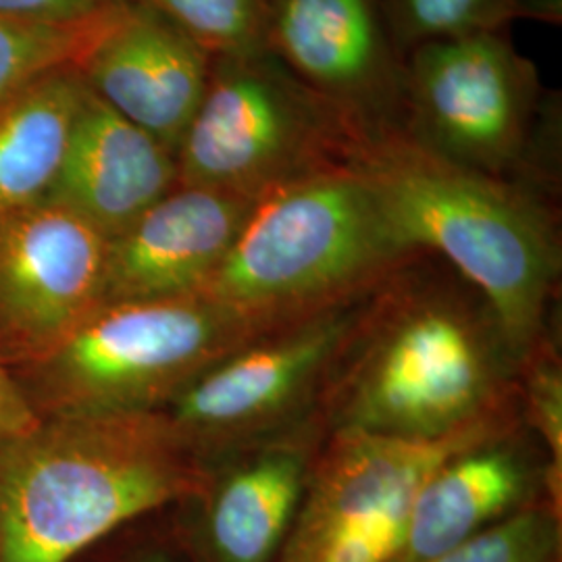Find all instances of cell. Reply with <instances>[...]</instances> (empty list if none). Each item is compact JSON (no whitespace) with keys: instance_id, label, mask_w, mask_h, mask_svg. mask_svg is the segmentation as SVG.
I'll list each match as a JSON object with an SVG mask.
<instances>
[{"instance_id":"obj_1","label":"cell","mask_w":562,"mask_h":562,"mask_svg":"<svg viewBox=\"0 0 562 562\" xmlns=\"http://www.w3.org/2000/svg\"><path fill=\"white\" fill-rule=\"evenodd\" d=\"M211 482L162 411L44 417L0 446V562H71Z\"/></svg>"},{"instance_id":"obj_2","label":"cell","mask_w":562,"mask_h":562,"mask_svg":"<svg viewBox=\"0 0 562 562\" xmlns=\"http://www.w3.org/2000/svg\"><path fill=\"white\" fill-rule=\"evenodd\" d=\"M350 167L402 250L443 257L492 304L510 350H527L561 269L559 232L542 196L404 134L362 142Z\"/></svg>"},{"instance_id":"obj_3","label":"cell","mask_w":562,"mask_h":562,"mask_svg":"<svg viewBox=\"0 0 562 562\" xmlns=\"http://www.w3.org/2000/svg\"><path fill=\"white\" fill-rule=\"evenodd\" d=\"M413 257L394 240L359 173L346 165L257 199L199 296L278 327Z\"/></svg>"},{"instance_id":"obj_4","label":"cell","mask_w":562,"mask_h":562,"mask_svg":"<svg viewBox=\"0 0 562 562\" xmlns=\"http://www.w3.org/2000/svg\"><path fill=\"white\" fill-rule=\"evenodd\" d=\"M273 329L199 294L111 302L15 375L41 419L155 413Z\"/></svg>"},{"instance_id":"obj_5","label":"cell","mask_w":562,"mask_h":562,"mask_svg":"<svg viewBox=\"0 0 562 562\" xmlns=\"http://www.w3.org/2000/svg\"><path fill=\"white\" fill-rule=\"evenodd\" d=\"M362 140L273 53L213 57L201 104L181 136L183 186L246 199L346 167Z\"/></svg>"},{"instance_id":"obj_6","label":"cell","mask_w":562,"mask_h":562,"mask_svg":"<svg viewBox=\"0 0 562 562\" xmlns=\"http://www.w3.org/2000/svg\"><path fill=\"white\" fill-rule=\"evenodd\" d=\"M404 136L448 161L513 181L554 155L562 99L508 30L423 42L404 57Z\"/></svg>"},{"instance_id":"obj_7","label":"cell","mask_w":562,"mask_h":562,"mask_svg":"<svg viewBox=\"0 0 562 562\" xmlns=\"http://www.w3.org/2000/svg\"><path fill=\"white\" fill-rule=\"evenodd\" d=\"M494 373L471 325L448 308H419L369 350L344 406L346 429L443 438L482 422Z\"/></svg>"},{"instance_id":"obj_8","label":"cell","mask_w":562,"mask_h":562,"mask_svg":"<svg viewBox=\"0 0 562 562\" xmlns=\"http://www.w3.org/2000/svg\"><path fill=\"white\" fill-rule=\"evenodd\" d=\"M267 50L362 142L404 132V53L387 0H269Z\"/></svg>"},{"instance_id":"obj_9","label":"cell","mask_w":562,"mask_h":562,"mask_svg":"<svg viewBox=\"0 0 562 562\" xmlns=\"http://www.w3.org/2000/svg\"><path fill=\"white\" fill-rule=\"evenodd\" d=\"M109 238L59 202L0 215V350L38 361L102 304Z\"/></svg>"},{"instance_id":"obj_10","label":"cell","mask_w":562,"mask_h":562,"mask_svg":"<svg viewBox=\"0 0 562 562\" xmlns=\"http://www.w3.org/2000/svg\"><path fill=\"white\" fill-rule=\"evenodd\" d=\"M213 57L178 25L123 0L78 63L83 86L173 155L201 104Z\"/></svg>"},{"instance_id":"obj_11","label":"cell","mask_w":562,"mask_h":562,"mask_svg":"<svg viewBox=\"0 0 562 562\" xmlns=\"http://www.w3.org/2000/svg\"><path fill=\"white\" fill-rule=\"evenodd\" d=\"M492 434V417L431 440L341 427L306 480L299 515L283 548L315 542L341 527L406 515L431 471L462 450L490 442Z\"/></svg>"},{"instance_id":"obj_12","label":"cell","mask_w":562,"mask_h":562,"mask_svg":"<svg viewBox=\"0 0 562 562\" xmlns=\"http://www.w3.org/2000/svg\"><path fill=\"white\" fill-rule=\"evenodd\" d=\"M252 204V199L234 192L178 183L109 238L102 304L199 294L232 248Z\"/></svg>"},{"instance_id":"obj_13","label":"cell","mask_w":562,"mask_h":562,"mask_svg":"<svg viewBox=\"0 0 562 562\" xmlns=\"http://www.w3.org/2000/svg\"><path fill=\"white\" fill-rule=\"evenodd\" d=\"M346 329L348 322L331 315L250 341L183 387L162 413L194 446L255 429L301 398Z\"/></svg>"},{"instance_id":"obj_14","label":"cell","mask_w":562,"mask_h":562,"mask_svg":"<svg viewBox=\"0 0 562 562\" xmlns=\"http://www.w3.org/2000/svg\"><path fill=\"white\" fill-rule=\"evenodd\" d=\"M178 183L176 155L86 88L48 201L113 238Z\"/></svg>"},{"instance_id":"obj_15","label":"cell","mask_w":562,"mask_h":562,"mask_svg":"<svg viewBox=\"0 0 562 562\" xmlns=\"http://www.w3.org/2000/svg\"><path fill=\"white\" fill-rule=\"evenodd\" d=\"M529 469L503 446L477 443L443 461L413 496L392 562H425L521 510Z\"/></svg>"},{"instance_id":"obj_16","label":"cell","mask_w":562,"mask_h":562,"mask_svg":"<svg viewBox=\"0 0 562 562\" xmlns=\"http://www.w3.org/2000/svg\"><path fill=\"white\" fill-rule=\"evenodd\" d=\"M308 480L299 448H273L209 485L202 546L209 562H271L290 536Z\"/></svg>"},{"instance_id":"obj_17","label":"cell","mask_w":562,"mask_h":562,"mask_svg":"<svg viewBox=\"0 0 562 562\" xmlns=\"http://www.w3.org/2000/svg\"><path fill=\"white\" fill-rule=\"evenodd\" d=\"M83 92L67 67L0 101V215L50 196Z\"/></svg>"},{"instance_id":"obj_18","label":"cell","mask_w":562,"mask_h":562,"mask_svg":"<svg viewBox=\"0 0 562 562\" xmlns=\"http://www.w3.org/2000/svg\"><path fill=\"white\" fill-rule=\"evenodd\" d=\"M104 20L92 25H48L0 18V101L55 71L78 67Z\"/></svg>"},{"instance_id":"obj_19","label":"cell","mask_w":562,"mask_h":562,"mask_svg":"<svg viewBox=\"0 0 562 562\" xmlns=\"http://www.w3.org/2000/svg\"><path fill=\"white\" fill-rule=\"evenodd\" d=\"M178 25L211 57L267 50L269 0H130Z\"/></svg>"},{"instance_id":"obj_20","label":"cell","mask_w":562,"mask_h":562,"mask_svg":"<svg viewBox=\"0 0 562 562\" xmlns=\"http://www.w3.org/2000/svg\"><path fill=\"white\" fill-rule=\"evenodd\" d=\"M519 0H387L402 53L423 42L508 30Z\"/></svg>"},{"instance_id":"obj_21","label":"cell","mask_w":562,"mask_h":562,"mask_svg":"<svg viewBox=\"0 0 562 562\" xmlns=\"http://www.w3.org/2000/svg\"><path fill=\"white\" fill-rule=\"evenodd\" d=\"M559 515L554 508L529 506L425 562H559Z\"/></svg>"},{"instance_id":"obj_22","label":"cell","mask_w":562,"mask_h":562,"mask_svg":"<svg viewBox=\"0 0 562 562\" xmlns=\"http://www.w3.org/2000/svg\"><path fill=\"white\" fill-rule=\"evenodd\" d=\"M123 0H0V18L48 25H92Z\"/></svg>"},{"instance_id":"obj_23","label":"cell","mask_w":562,"mask_h":562,"mask_svg":"<svg viewBox=\"0 0 562 562\" xmlns=\"http://www.w3.org/2000/svg\"><path fill=\"white\" fill-rule=\"evenodd\" d=\"M531 417L542 431L546 446L557 462V473L562 467V382L561 369L552 362L536 367L529 383Z\"/></svg>"},{"instance_id":"obj_24","label":"cell","mask_w":562,"mask_h":562,"mask_svg":"<svg viewBox=\"0 0 562 562\" xmlns=\"http://www.w3.org/2000/svg\"><path fill=\"white\" fill-rule=\"evenodd\" d=\"M41 423L13 367L0 350V446L20 438Z\"/></svg>"},{"instance_id":"obj_25","label":"cell","mask_w":562,"mask_h":562,"mask_svg":"<svg viewBox=\"0 0 562 562\" xmlns=\"http://www.w3.org/2000/svg\"><path fill=\"white\" fill-rule=\"evenodd\" d=\"M517 20L561 25L562 0H519L517 2Z\"/></svg>"},{"instance_id":"obj_26","label":"cell","mask_w":562,"mask_h":562,"mask_svg":"<svg viewBox=\"0 0 562 562\" xmlns=\"http://www.w3.org/2000/svg\"><path fill=\"white\" fill-rule=\"evenodd\" d=\"M132 562H171V559L165 557V554H159V552H153V554H144L140 559Z\"/></svg>"}]
</instances>
